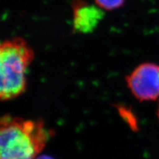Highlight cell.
Instances as JSON below:
<instances>
[{"label":"cell","instance_id":"6da1fadb","mask_svg":"<svg viewBox=\"0 0 159 159\" xmlns=\"http://www.w3.org/2000/svg\"><path fill=\"white\" fill-rule=\"evenodd\" d=\"M50 136L41 120L8 115L0 121V159H36Z\"/></svg>","mask_w":159,"mask_h":159},{"label":"cell","instance_id":"7a4b0ae2","mask_svg":"<svg viewBox=\"0 0 159 159\" xmlns=\"http://www.w3.org/2000/svg\"><path fill=\"white\" fill-rule=\"evenodd\" d=\"M34 58V52L25 40H6L0 47V97L9 100L23 94L26 89V72Z\"/></svg>","mask_w":159,"mask_h":159},{"label":"cell","instance_id":"3957f363","mask_svg":"<svg viewBox=\"0 0 159 159\" xmlns=\"http://www.w3.org/2000/svg\"><path fill=\"white\" fill-rule=\"evenodd\" d=\"M126 82L137 99L155 100L159 97V65L153 63L140 64L126 77Z\"/></svg>","mask_w":159,"mask_h":159},{"label":"cell","instance_id":"277c9868","mask_svg":"<svg viewBox=\"0 0 159 159\" xmlns=\"http://www.w3.org/2000/svg\"><path fill=\"white\" fill-rule=\"evenodd\" d=\"M73 28L77 33H90L100 23L105 13L96 4L83 0H73Z\"/></svg>","mask_w":159,"mask_h":159},{"label":"cell","instance_id":"5b68a950","mask_svg":"<svg viewBox=\"0 0 159 159\" xmlns=\"http://www.w3.org/2000/svg\"><path fill=\"white\" fill-rule=\"evenodd\" d=\"M95 4L103 10L113 11L124 5L125 0H94Z\"/></svg>","mask_w":159,"mask_h":159},{"label":"cell","instance_id":"8992f818","mask_svg":"<svg viewBox=\"0 0 159 159\" xmlns=\"http://www.w3.org/2000/svg\"><path fill=\"white\" fill-rule=\"evenodd\" d=\"M36 159H54V158H52V157L49 156H45V155H43V156H38Z\"/></svg>","mask_w":159,"mask_h":159},{"label":"cell","instance_id":"52a82bcc","mask_svg":"<svg viewBox=\"0 0 159 159\" xmlns=\"http://www.w3.org/2000/svg\"><path fill=\"white\" fill-rule=\"evenodd\" d=\"M158 119H159V108H158Z\"/></svg>","mask_w":159,"mask_h":159}]
</instances>
